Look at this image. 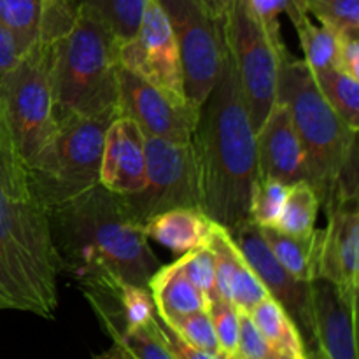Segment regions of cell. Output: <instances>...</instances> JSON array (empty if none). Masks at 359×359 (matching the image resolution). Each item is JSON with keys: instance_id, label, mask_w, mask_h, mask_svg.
<instances>
[{"instance_id": "cell-1", "label": "cell", "mask_w": 359, "mask_h": 359, "mask_svg": "<svg viewBox=\"0 0 359 359\" xmlns=\"http://www.w3.org/2000/svg\"><path fill=\"white\" fill-rule=\"evenodd\" d=\"M60 273L49 210L35 196L0 100V311L53 319Z\"/></svg>"}, {"instance_id": "cell-2", "label": "cell", "mask_w": 359, "mask_h": 359, "mask_svg": "<svg viewBox=\"0 0 359 359\" xmlns=\"http://www.w3.org/2000/svg\"><path fill=\"white\" fill-rule=\"evenodd\" d=\"M193 147L203 212L228 230L249 219V200L258 179L256 133L230 49L216 86L200 109Z\"/></svg>"}, {"instance_id": "cell-3", "label": "cell", "mask_w": 359, "mask_h": 359, "mask_svg": "<svg viewBox=\"0 0 359 359\" xmlns=\"http://www.w3.org/2000/svg\"><path fill=\"white\" fill-rule=\"evenodd\" d=\"M49 224L62 273L77 284L119 279L147 287L160 269L142 226L126 217L119 195L102 184L49 210Z\"/></svg>"}, {"instance_id": "cell-4", "label": "cell", "mask_w": 359, "mask_h": 359, "mask_svg": "<svg viewBox=\"0 0 359 359\" xmlns=\"http://www.w3.org/2000/svg\"><path fill=\"white\" fill-rule=\"evenodd\" d=\"M119 41L100 16L76 7L69 30L53 42L56 121L118 114Z\"/></svg>"}, {"instance_id": "cell-5", "label": "cell", "mask_w": 359, "mask_h": 359, "mask_svg": "<svg viewBox=\"0 0 359 359\" xmlns=\"http://www.w3.org/2000/svg\"><path fill=\"white\" fill-rule=\"evenodd\" d=\"M276 102L290 112L307 156L309 184L325 207L347 153L358 142V132L325 100L307 63L290 53L280 62Z\"/></svg>"}, {"instance_id": "cell-6", "label": "cell", "mask_w": 359, "mask_h": 359, "mask_svg": "<svg viewBox=\"0 0 359 359\" xmlns=\"http://www.w3.org/2000/svg\"><path fill=\"white\" fill-rule=\"evenodd\" d=\"M118 114L58 119L55 137L30 170L32 188L48 210L100 184L105 132Z\"/></svg>"}, {"instance_id": "cell-7", "label": "cell", "mask_w": 359, "mask_h": 359, "mask_svg": "<svg viewBox=\"0 0 359 359\" xmlns=\"http://www.w3.org/2000/svg\"><path fill=\"white\" fill-rule=\"evenodd\" d=\"M0 100L14 144L30 168L58 128L53 88V42H35L18 56L0 86Z\"/></svg>"}, {"instance_id": "cell-8", "label": "cell", "mask_w": 359, "mask_h": 359, "mask_svg": "<svg viewBox=\"0 0 359 359\" xmlns=\"http://www.w3.org/2000/svg\"><path fill=\"white\" fill-rule=\"evenodd\" d=\"M224 34L256 133L276 104L280 62L287 55L286 44L266 34L251 0H231L224 16Z\"/></svg>"}, {"instance_id": "cell-9", "label": "cell", "mask_w": 359, "mask_h": 359, "mask_svg": "<svg viewBox=\"0 0 359 359\" xmlns=\"http://www.w3.org/2000/svg\"><path fill=\"white\" fill-rule=\"evenodd\" d=\"M119 198L126 217L139 226L165 210L181 207L202 210L193 140L172 142L146 137V181L142 189L133 195H119Z\"/></svg>"}, {"instance_id": "cell-10", "label": "cell", "mask_w": 359, "mask_h": 359, "mask_svg": "<svg viewBox=\"0 0 359 359\" xmlns=\"http://www.w3.org/2000/svg\"><path fill=\"white\" fill-rule=\"evenodd\" d=\"M168 18L184 74L186 98L202 109L216 86L228 55L224 18L209 16L195 0H158Z\"/></svg>"}, {"instance_id": "cell-11", "label": "cell", "mask_w": 359, "mask_h": 359, "mask_svg": "<svg viewBox=\"0 0 359 359\" xmlns=\"http://www.w3.org/2000/svg\"><path fill=\"white\" fill-rule=\"evenodd\" d=\"M119 65L168 97L189 104L177 42L158 0H147L137 32L119 44Z\"/></svg>"}, {"instance_id": "cell-12", "label": "cell", "mask_w": 359, "mask_h": 359, "mask_svg": "<svg viewBox=\"0 0 359 359\" xmlns=\"http://www.w3.org/2000/svg\"><path fill=\"white\" fill-rule=\"evenodd\" d=\"M230 231L231 238L242 256L256 272L258 279L269 291V297L273 298L280 307L286 311L291 321L297 325L304 342L305 358H311L316 349V321H314V302H312V283L297 279L291 276L272 255L266 245L265 238L259 233L258 224L251 219L242 221Z\"/></svg>"}, {"instance_id": "cell-13", "label": "cell", "mask_w": 359, "mask_h": 359, "mask_svg": "<svg viewBox=\"0 0 359 359\" xmlns=\"http://www.w3.org/2000/svg\"><path fill=\"white\" fill-rule=\"evenodd\" d=\"M119 116L133 119L146 137L191 142L200 111L191 104L177 102L165 91L119 65Z\"/></svg>"}, {"instance_id": "cell-14", "label": "cell", "mask_w": 359, "mask_h": 359, "mask_svg": "<svg viewBox=\"0 0 359 359\" xmlns=\"http://www.w3.org/2000/svg\"><path fill=\"white\" fill-rule=\"evenodd\" d=\"M328 224L323 230L319 276L358 300L359 277V207L358 200L337 203L326 210Z\"/></svg>"}, {"instance_id": "cell-15", "label": "cell", "mask_w": 359, "mask_h": 359, "mask_svg": "<svg viewBox=\"0 0 359 359\" xmlns=\"http://www.w3.org/2000/svg\"><path fill=\"white\" fill-rule=\"evenodd\" d=\"M316 349L309 359H358V300L325 279L312 280Z\"/></svg>"}, {"instance_id": "cell-16", "label": "cell", "mask_w": 359, "mask_h": 359, "mask_svg": "<svg viewBox=\"0 0 359 359\" xmlns=\"http://www.w3.org/2000/svg\"><path fill=\"white\" fill-rule=\"evenodd\" d=\"M256 163L259 179H277L291 186L307 181V156L286 105L276 102L256 132Z\"/></svg>"}, {"instance_id": "cell-17", "label": "cell", "mask_w": 359, "mask_h": 359, "mask_svg": "<svg viewBox=\"0 0 359 359\" xmlns=\"http://www.w3.org/2000/svg\"><path fill=\"white\" fill-rule=\"evenodd\" d=\"M146 181V137L133 119L118 116L105 132L100 184L116 195H133Z\"/></svg>"}, {"instance_id": "cell-18", "label": "cell", "mask_w": 359, "mask_h": 359, "mask_svg": "<svg viewBox=\"0 0 359 359\" xmlns=\"http://www.w3.org/2000/svg\"><path fill=\"white\" fill-rule=\"evenodd\" d=\"M76 9L65 0H0V21L13 34L18 53L35 42H55L72 25Z\"/></svg>"}, {"instance_id": "cell-19", "label": "cell", "mask_w": 359, "mask_h": 359, "mask_svg": "<svg viewBox=\"0 0 359 359\" xmlns=\"http://www.w3.org/2000/svg\"><path fill=\"white\" fill-rule=\"evenodd\" d=\"M214 221L200 209H170L156 214L142 224L147 238L177 255L207 248L214 230Z\"/></svg>"}, {"instance_id": "cell-20", "label": "cell", "mask_w": 359, "mask_h": 359, "mask_svg": "<svg viewBox=\"0 0 359 359\" xmlns=\"http://www.w3.org/2000/svg\"><path fill=\"white\" fill-rule=\"evenodd\" d=\"M147 290L156 305V314L165 321L207 309V298L186 277L179 258L170 265H160L151 276Z\"/></svg>"}, {"instance_id": "cell-21", "label": "cell", "mask_w": 359, "mask_h": 359, "mask_svg": "<svg viewBox=\"0 0 359 359\" xmlns=\"http://www.w3.org/2000/svg\"><path fill=\"white\" fill-rule=\"evenodd\" d=\"M259 233L265 238L277 262L291 276L305 283L318 279L323 230H314L307 237H293L273 226H265L259 228Z\"/></svg>"}, {"instance_id": "cell-22", "label": "cell", "mask_w": 359, "mask_h": 359, "mask_svg": "<svg viewBox=\"0 0 359 359\" xmlns=\"http://www.w3.org/2000/svg\"><path fill=\"white\" fill-rule=\"evenodd\" d=\"M286 14L290 16L298 39H300L304 62L312 72L326 70L335 67L337 53H339L340 35L323 25H314L311 14L302 7L300 0H290Z\"/></svg>"}, {"instance_id": "cell-23", "label": "cell", "mask_w": 359, "mask_h": 359, "mask_svg": "<svg viewBox=\"0 0 359 359\" xmlns=\"http://www.w3.org/2000/svg\"><path fill=\"white\" fill-rule=\"evenodd\" d=\"M249 316L270 346L279 353L291 359H307L297 325L273 298H265Z\"/></svg>"}, {"instance_id": "cell-24", "label": "cell", "mask_w": 359, "mask_h": 359, "mask_svg": "<svg viewBox=\"0 0 359 359\" xmlns=\"http://www.w3.org/2000/svg\"><path fill=\"white\" fill-rule=\"evenodd\" d=\"M312 74L319 91L333 111L349 128L359 132V79L340 72L335 67Z\"/></svg>"}, {"instance_id": "cell-25", "label": "cell", "mask_w": 359, "mask_h": 359, "mask_svg": "<svg viewBox=\"0 0 359 359\" xmlns=\"http://www.w3.org/2000/svg\"><path fill=\"white\" fill-rule=\"evenodd\" d=\"M321 209L314 188L307 181L294 182L287 189L283 214L273 228L293 237H307L316 230V219Z\"/></svg>"}, {"instance_id": "cell-26", "label": "cell", "mask_w": 359, "mask_h": 359, "mask_svg": "<svg viewBox=\"0 0 359 359\" xmlns=\"http://www.w3.org/2000/svg\"><path fill=\"white\" fill-rule=\"evenodd\" d=\"M100 325L112 342L123 347L133 359H175L165 342L158 316L135 330H125L109 321H100Z\"/></svg>"}, {"instance_id": "cell-27", "label": "cell", "mask_w": 359, "mask_h": 359, "mask_svg": "<svg viewBox=\"0 0 359 359\" xmlns=\"http://www.w3.org/2000/svg\"><path fill=\"white\" fill-rule=\"evenodd\" d=\"M146 2L147 0H77V6H86L100 16L121 44L139 28Z\"/></svg>"}, {"instance_id": "cell-28", "label": "cell", "mask_w": 359, "mask_h": 359, "mask_svg": "<svg viewBox=\"0 0 359 359\" xmlns=\"http://www.w3.org/2000/svg\"><path fill=\"white\" fill-rule=\"evenodd\" d=\"M302 7L318 18L319 25L335 34L359 35V0H300Z\"/></svg>"}, {"instance_id": "cell-29", "label": "cell", "mask_w": 359, "mask_h": 359, "mask_svg": "<svg viewBox=\"0 0 359 359\" xmlns=\"http://www.w3.org/2000/svg\"><path fill=\"white\" fill-rule=\"evenodd\" d=\"M290 186L277 179H256L249 200V219L259 228L276 226L283 214Z\"/></svg>"}, {"instance_id": "cell-30", "label": "cell", "mask_w": 359, "mask_h": 359, "mask_svg": "<svg viewBox=\"0 0 359 359\" xmlns=\"http://www.w3.org/2000/svg\"><path fill=\"white\" fill-rule=\"evenodd\" d=\"M158 318H160V316H158ZM161 321H165V319H161ZM165 323H167V325L170 326L186 344L193 346L195 349L214 354V356H219L221 354L219 346H217L216 333H214L212 323H210L207 309L191 312V314L179 316V318H174L170 319V321Z\"/></svg>"}, {"instance_id": "cell-31", "label": "cell", "mask_w": 359, "mask_h": 359, "mask_svg": "<svg viewBox=\"0 0 359 359\" xmlns=\"http://www.w3.org/2000/svg\"><path fill=\"white\" fill-rule=\"evenodd\" d=\"M207 312L216 333L221 354H237L238 328H241V312L233 304L216 297L207 300Z\"/></svg>"}, {"instance_id": "cell-32", "label": "cell", "mask_w": 359, "mask_h": 359, "mask_svg": "<svg viewBox=\"0 0 359 359\" xmlns=\"http://www.w3.org/2000/svg\"><path fill=\"white\" fill-rule=\"evenodd\" d=\"M179 259H181L186 277L202 291L203 297L207 300L216 298V265H214V255L209 245L186 252Z\"/></svg>"}, {"instance_id": "cell-33", "label": "cell", "mask_w": 359, "mask_h": 359, "mask_svg": "<svg viewBox=\"0 0 359 359\" xmlns=\"http://www.w3.org/2000/svg\"><path fill=\"white\" fill-rule=\"evenodd\" d=\"M237 356L242 359H291L270 346L269 340L256 328L249 314L241 312V328H238Z\"/></svg>"}, {"instance_id": "cell-34", "label": "cell", "mask_w": 359, "mask_h": 359, "mask_svg": "<svg viewBox=\"0 0 359 359\" xmlns=\"http://www.w3.org/2000/svg\"><path fill=\"white\" fill-rule=\"evenodd\" d=\"M255 14L258 16L259 23L266 30L270 37L277 41H284L283 32H280L279 16L286 13L290 0H251Z\"/></svg>"}, {"instance_id": "cell-35", "label": "cell", "mask_w": 359, "mask_h": 359, "mask_svg": "<svg viewBox=\"0 0 359 359\" xmlns=\"http://www.w3.org/2000/svg\"><path fill=\"white\" fill-rule=\"evenodd\" d=\"M335 69L359 79V35H342L339 42Z\"/></svg>"}, {"instance_id": "cell-36", "label": "cell", "mask_w": 359, "mask_h": 359, "mask_svg": "<svg viewBox=\"0 0 359 359\" xmlns=\"http://www.w3.org/2000/svg\"><path fill=\"white\" fill-rule=\"evenodd\" d=\"M160 328H161V333H163L165 342H167L168 349H170L172 356H174L175 359H221L219 356L203 353V351L195 349L193 346L186 344L184 340H182L181 337H179L177 333H175L174 330L167 325V323L161 321V319H160Z\"/></svg>"}, {"instance_id": "cell-37", "label": "cell", "mask_w": 359, "mask_h": 359, "mask_svg": "<svg viewBox=\"0 0 359 359\" xmlns=\"http://www.w3.org/2000/svg\"><path fill=\"white\" fill-rule=\"evenodd\" d=\"M18 56H20V53H18L13 34L0 21V86H2L4 79H6L7 74L11 72V69L16 63Z\"/></svg>"}, {"instance_id": "cell-38", "label": "cell", "mask_w": 359, "mask_h": 359, "mask_svg": "<svg viewBox=\"0 0 359 359\" xmlns=\"http://www.w3.org/2000/svg\"><path fill=\"white\" fill-rule=\"evenodd\" d=\"M195 2L198 4L209 16L223 20V18L226 16L231 0H195Z\"/></svg>"}, {"instance_id": "cell-39", "label": "cell", "mask_w": 359, "mask_h": 359, "mask_svg": "<svg viewBox=\"0 0 359 359\" xmlns=\"http://www.w3.org/2000/svg\"><path fill=\"white\" fill-rule=\"evenodd\" d=\"M93 359H133V358L130 356L123 347L112 344V347H109L107 351H104V353L100 354H95Z\"/></svg>"}, {"instance_id": "cell-40", "label": "cell", "mask_w": 359, "mask_h": 359, "mask_svg": "<svg viewBox=\"0 0 359 359\" xmlns=\"http://www.w3.org/2000/svg\"><path fill=\"white\" fill-rule=\"evenodd\" d=\"M221 359H241L237 356V354H233V356H230V354H219Z\"/></svg>"}, {"instance_id": "cell-41", "label": "cell", "mask_w": 359, "mask_h": 359, "mask_svg": "<svg viewBox=\"0 0 359 359\" xmlns=\"http://www.w3.org/2000/svg\"><path fill=\"white\" fill-rule=\"evenodd\" d=\"M65 2L69 4V6H72L74 9H76V7H77V0H65Z\"/></svg>"}, {"instance_id": "cell-42", "label": "cell", "mask_w": 359, "mask_h": 359, "mask_svg": "<svg viewBox=\"0 0 359 359\" xmlns=\"http://www.w3.org/2000/svg\"><path fill=\"white\" fill-rule=\"evenodd\" d=\"M241 359H242V358H241Z\"/></svg>"}]
</instances>
